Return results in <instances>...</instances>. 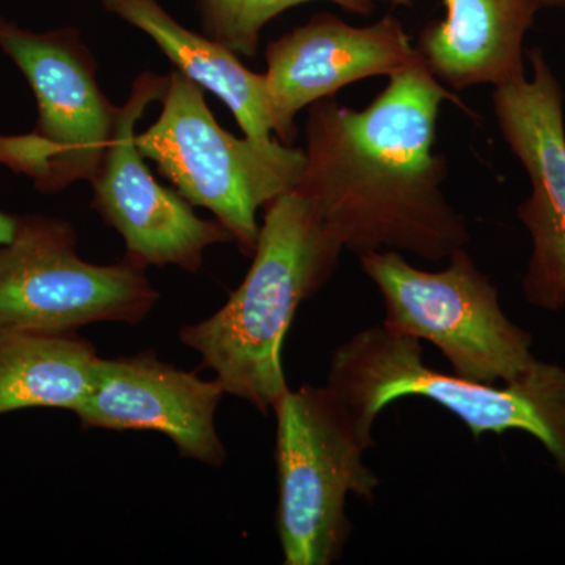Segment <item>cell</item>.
Here are the masks:
<instances>
[{"label":"cell","instance_id":"cell-5","mask_svg":"<svg viewBox=\"0 0 565 565\" xmlns=\"http://www.w3.org/2000/svg\"><path fill=\"white\" fill-rule=\"evenodd\" d=\"M161 103L158 120L137 136L141 154L185 202L211 211L252 256L259 236L256 212L296 189L305 150L273 139H237L215 120L203 88L178 70Z\"/></svg>","mask_w":565,"mask_h":565},{"label":"cell","instance_id":"cell-14","mask_svg":"<svg viewBox=\"0 0 565 565\" xmlns=\"http://www.w3.org/2000/svg\"><path fill=\"white\" fill-rule=\"evenodd\" d=\"M103 6L154 40L185 77L218 96L245 137L270 140L273 114L264 74L245 68L239 55L217 41L185 29L158 0H103Z\"/></svg>","mask_w":565,"mask_h":565},{"label":"cell","instance_id":"cell-13","mask_svg":"<svg viewBox=\"0 0 565 565\" xmlns=\"http://www.w3.org/2000/svg\"><path fill=\"white\" fill-rule=\"evenodd\" d=\"M393 7L412 0H375ZM444 21L424 25L416 51L437 79L456 92L525 76L523 40L539 0H441Z\"/></svg>","mask_w":565,"mask_h":565},{"label":"cell","instance_id":"cell-8","mask_svg":"<svg viewBox=\"0 0 565 565\" xmlns=\"http://www.w3.org/2000/svg\"><path fill=\"white\" fill-rule=\"evenodd\" d=\"M143 267L84 262L63 218L18 215L0 245V330L79 332L93 323L137 326L158 303Z\"/></svg>","mask_w":565,"mask_h":565},{"label":"cell","instance_id":"cell-11","mask_svg":"<svg viewBox=\"0 0 565 565\" xmlns=\"http://www.w3.org/2000/svg\"><path fill=\"white\" fill-rule=\"evenodd\" d=\"M223 396L217 379L206 381L145 351L99 359L90 393L74 415L82 429L166 435L184 459L222 467L228 456L215 415Z\"/></svg>","mask_w":565,"mask_h":565},{"label":"cell","instance_id":"cell-2","mask_svg":"<svg viewBox=\"0 0 565 565\" xmlns=\"http://www.w3.org/2000/svg\"><path fill=\"white\" fill-rule=\"evenodd\" d=\"M264 210L239 288L210 318L182 327L180 340L214 371L225 394L269 415L289 390L281 345L297 308L333 277L344 248L297 189Z\"/></svg>","mask_w":565,"mask_h":565},{"label":"cell","instance_id":"cell-1","mask_svg":"<svg viewBox=\"0 0 565 565\" xmlns=\"http://www.w3.org/2000/svg\"><path fill=\"white\" fill-rule=\"evenodd\" d=\"M444 102L460 104L422 57L390 76L364 110L333 96L311 104L296 189L344 250L362 256L386 248L435 263L470 243L463 215L441 189L446 158L433 151Z\"/></svg>","mask_w":565,"mask_h":565},{"label":"cell","instance_id":"cell-9","mask_svg":"<svg viewBox=\"0 0 565 565\" xmlns=\"http://www.w3.org/2000/svg\"><path fill=\"white\" fill-rule=\"evenodd\" d=\"M169 76L141 73L128 102L118 107L117 122L98 172L93 178L92 207L117 230L126 245L125 259L148 266L202 269L212 245L234 243L217 218L204 221L177 191L163 188L145 166L136 128L152 103H161Z\"/></svg>","mask_w":565,"mask_h":565},{"label":"cell","instance_id":"cell-6","mask_svg":"<svg viewBox=\"0 0 565 565\" xmlns=\"http://www.w3.org/2000/svg\"><path fill=\"white\" fill-rule=\"evenodd\" d=\"M0 50L31 85L39 118L31 132L0 136V166L57 193L92 181L117 122L96 81L95 57L74 28L31 32L0 14Z\"/></svg>","mask_w":565,"mask_h":565},{"label":"cell","instance_id":"cell-17","mask_svg":"<svg viewBox=\"0 0 565 565\" xmlns=\"http://www.w3.org/2000/svg\"><path fill=\"white\" fill-rule=\"evenodd\" d=\"M18 215L0 211V245L10 243L17 230Z\"/></svg>","mask_w":565,"mask_h":565},{"label":"cell","instance_id":"cell-7","mask_svg":"<svg viewBox=\"0 0 565 565\" xmlns=\"http://www.w3.org/2000/svg\"><path fill=\"white\" fill-rule=\"evenodd\" d=\"M440 273L416 269L396 250L360 256L385 305V327L435 345L452 373L508 384L535 356L533 337L504 315L497 288L463 248L449 256Z\"/></svg>","mask_w":565,"mask_h":565},{"label":"cell","instance_id":"cell-16","mask_svg":"<svg viewBox=\"0 0 565 565\" xmlns=\"http://www.w3.org/2000/svg\"><path fill=\"white\" fill-rule=\"evenodd\" d=\"M318 0H196L203 35L241 57L255 58L267 22L282 11ZM352 13L370 14L375 0H323Z\"/></svg>","mask_w":565,"mask_h":565},{"label":"cell","instance_id":"cell-4","mask_svg":"<svg viewBox=\"0 0 565 565\" xmlns=\"http://www.w3.org/2000/svg\"><path fill=\"white\" fill-rule=\"evenodd\" d=\"M277 416V531L286 565L337 563L352 533L345 501H373L381 479L364 463L373 437L329 386L282 394Z\"/></svg>","mask_w":565,"mask_h":565},{"label":"cell","instance_id":"cell-18","mask_svg":"<svg viewBox=\"0 0 565 565\" xmlns=\"http://www.w3.org/2000/svg\"><path fill=\"white\" fill-rule=\"evenodd\" d=\"M542 9L544 7H565V0H539Z\"/></svg>","mask_w":565,"mask_h":565},{"label":"cell","instance_id":"cell-15","mask_svg":"<svg viewBox=\"0 0 565 565\" xmlns=\"http://www.w3.org/2000/svg\"><path fill=\"white\" fill-rule=\"evenodd\" d=\"M102 356L77 332L0 330V415L29 408L76 412Z\"/></svg>","mask_w":565,"mask_h":565},{"label":"cell","instance_id":"cell-10","mask_svg":"<svg viewBox=\"0 0 565 565\" xmlns=\"http://www.w3.org/2000/svg\"><path fill=\"white\" fill-rule=\"evenodd\" d=\"M533 79L497 85L494 114L505 143L531 180L530 199L519 218L533 239L523 292L534 307H565V129L563 92L539 47L527 52Z\"/></svg>","mask_w":565,"mask_h":565},{"label":"cell","instance_id":"cell-3","mask_svg":"<svg viewBox=\"0 0 565 565\" xmlns=\"http://www.w3.org/2000/svg\"><path fill=\"white\" fill-rule=\"evenodd\" d=\"M327 386L373 437L377 416L403 397L434 401L456 415L476 440L484 434L525 430L537 438L565 476V370L535 359L508 384L445 374L424 364L422 341L381 326L334 349Z\"/></svg>","mask_w":565,"mask_h":565},{"label":"cell","instance_id":"cell-12","mask_svg":"<svg viewBox=\"0 0 565 565\" xmlns=\"http://www.w3.org/2000/svg\"><path fill=\"white\" fill-rule=\"evenodd\" d=\"M422 54L403 24L386 14L375 24L353 28L332 13H318L285 33L266 50L267 95L273 131L281 143L297 136L294 118L305 107L332 98L345 85L374 76H393Z\"/></svg>","mask_w":565,"mask_h":565}]
</instances>
